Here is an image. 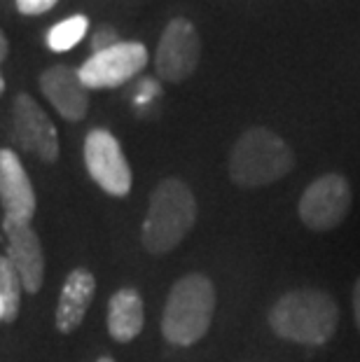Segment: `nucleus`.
Segmentation results:
<instances>
[{
  "label": "nucleus",
  "instance_id": "nucleus-12",
  "mask_svg": "<svg viewBox=\"0 0 360 362\" xmlns=\"http://www.w3.org/2000/svg\"><path fill=\"white\" fill-rule=\"evenodd\" d=\"M40 89L45 98L57 107L68 122H80L89 110V89L80 80V73L71 66L57 64L40 75Z\"/></svg>",
  "mask_w": 360,
  "mask_h": 362
},
{
  "label": "nucleus",
  "instance_id": "nucleus-22",
  "mask_svg": "<svg viewBox=\"0 0 360 362\" xmlns=\"http://www.w3.org/2000/svg\"><path fill=\"white\" fill-rule=\"evenodd\" d=\"M96 362H115L112 358H108V356H103V358H98Z\"/></svg>",
  "mask_w": 360,
  "mask_h": 362
},
{
  "label": "nucleus",
  "instance_id": "nucleus-17",
  "mask_svg": "<svg viewBox=\"0 0 360 362\" xmlns=\"http://www.w3.org/2000/svg\"><path fill=\"white\" fill-rule=\"evenodd\" d=\"M120 35H117V30L110 28V26H101L96 30L94 35H91V52H103V49H110L115 47V45H120Z\"/></svg>",
  "mask_w": 360,
  "mask_h": 362
},
{
  "label": "nucleus",
  "instance_id": "nucleus-10",
  "mask_svg": "<svg viewBox=\"0 0 360 362\" xmlns=\"http://www.w3.org/2000/svg\"><path fill=\"white\" fill-rule=\"evenodd\" d=\"M3 232L7 236V259L17 269L24 290L35 295L45 281V255L37 232L28 222L3 220Z\"/></svg>",
  "mask_w": 360,
  "mask_h": 362
},
{
  "label": "nucleus",
  "instance_id": "nucleus-2",
  "mask_svg": "<svg viewBox=\"0 0 360 362\" xmlns=\"http://www.w3.org/2000/svg\"><path fill=\"white\" fill-rule=\"evenodd\" d=\"M229 178L239 187H265L295 168V152L272 129L255 127L243 131L229 152Z\"/></svg>",
  "mask_w": 360,
  "mask_h": 362
},
{
  "label": "nucleus",
  "instance_id": "nucleus-15",
  "mask_svg": "<svg viewBox=\"0 0 360 362\" xmlns=\"http://www.w3.org/2000/svg\"><path fill=\"white\" fill-rule=\"evenodd\" d=\"M21 290H24V283H21L17 269L12 267L7 255H0V299L5 304V322L17 320L21 306Z\"/></svg>",
  "mask_w": 360,
  "mask_h": 362
},
{
  "label": "nucleus",
  "instance_id": "nucleus-9",
  "mask_svg": "<svg viewBox=\"0 0 360 362\" xmlns=\"http://www.w3.org/2000/svg\"><path fill=\"white\" fill-rule=\"evenodd\" d=\"M12 129H14V141L19 143L21 150L40 157L47 164L59 159L57 127L52 124L47 112L42 110L40 103L30 94H17V98H14Z\"/></svg>",
  "mask_w": 360,
  "mask_h": 362
},
{
  "label": "nucleus",
  "instance_id": "nucleus-18",
  "mask_svg": "<svg viewBox=\"0 0 360 362\" xmlns=\"http://www.w3.org/2000/svg\"><path fill=\"white\" fill-rule=\"evenodd\" d=\"M59 0H17V10L26 17H37V14H45L54 7Z\"/></svg>",
  "mask_w": 360,
  "mask_h": 362
},
{
  "label": "nucleus",
  "instance_id": "nucleus-20",
  "mask_svg": "<svg viewBox=\"0 0 360 362\" xmlns=\"http://www.w3.org/2000/svg\"><path fill=\"white\" fill-rule=\"evenodd\" d=\"M351 302H354V318H356V327L360 329V276L354 285V297H351Z\"/></svg>",
  "mask_w": 360,
  "mask_h": 362
},
{
  "label": "nucleus",
  "instance_id": "nucleus-19",
  "mask_svg": "<svg viewBox=\"0 0 360 362\" xmlns=\"http://www.w3.org/2000/svg\"><path fill=\"white\" fill-rule=\"evenodd\" d=\"M7 54H10V42H7L5 33L0 30V66H3V61L7 59ZM5 91V78H3V71H0V96H3Z\"/></svg>",
  "mask_w": 360,
  "mask_h": 362
},
{
  "label": "nucleus",
  "instance_id": "nucleus-13",
  "mask_svg": "<svg viewBox=\"0 0 360 362\" xmlns=\"http://www.w3.org/2000/svg\"><path fill=\"white\" fill-rule=\"evenodd\" d=\"M94 295H96L94 274L89 269H73L68 274L64 288H61V297L57 306V329L61 334H71L82 325Z\"/></svg>",
  "mask_w": 360,
  "mask_h": 362
},
{
  "label": "nucleus",
  "instance_id": "nucleus-16",
  "mask_svg": "<svg viewBox=\"0 0 360 362\" xmlns=\"http://www.w3.org/2000/svg\"><path fill=\"white\" fill-rule=\"evenodd\" d=\"M89 30V19L84 14H75L64 21H59L57 26L50 28L47 33V47L52 52H68L78 45Z\"/></svg>",
  "mask_w": 360,
  "mask_h": 362
},
{
  "label": "nucleus",
  "instance_id": "nucleus-11",
  "mask_svg": "<svg viewBox=\"0 0 360 362\" xmlns=\"http://www.w3.org/2000/svg\"><path fill=\"white\" fill-rule=\"evenodd\" d=\"M0 204L5 208V220L30 225L35 215L33 185H30L17 152L7 148L0 150Z\"/></svg>",
  "mask_w": 360,
  "mask_h": 362
},
{
  "label": "nucleus",
  "instance_id": "nucleus-5",
  "mask_svg": "<svg viewBox=\"0 0 360 362\" xmlns=\"http://www.w3.org/2000/svg\"><path fill=\"white\" fill-rule=\"evenodd\" d=\"M354 192L342 173H325L304 189L297 213L311 232H332L349 218Z\"/></svg>",
  "mask_w": 360,
  "mask_h": 362
},
{
  "label": "nucleus",
  "instance_id": "nucleus-6",
  "mask_svg": "<svg viewBox=\"0 0 360 362\" xmlns=\"http://www.w3.org/2000/svg\"><path fill=\"white\" fill-rule=\"evenodd\" d=\"M84 164L98 187L110 197H127L132 189V166L120 141L108 129H94L84 138Z\"/></svg>",
  "mask_w": 360,
  "mask_h": 362
},
{
  "label": "nucleus",
  "instance_id": "nucleus-3",
  "mask_svg": "<svg viewBox=\"0 0 360 362\" xmlns=\"http://www.w3.org/2000/svg\"><path fill=\"white\" fill-rule=\"evenodd\" d=\"M197 220L192 189L180 178H166L155 187L145 213L141 241L152 255H166L190 234Z\"/></svg>",
  "mask_w": 360,
  "mask_h": 362
},
{
  "label": "nucleus",
  "instance_id": "nucleus-4",
  "mask_svg": "<svg viewBox=\"0 0 360 362\" xmlns=\"http://www.w3.org/2000/svg\"><path fill=\"white\" fill-rule=\"evenodd\" d=\"M216 313V288L204 274H187L173 283L162 315V334L173 346H192L209 332Z\"/></svg>",
  "mask_w": 360,
  "mask_h": 362
},
{
  "label": "nucleus",
  "instance_id": "nucleus-8",
  "mask_svg": "<svg viewBox=\"0 0 360 362\" xmlns=\"http://www.w3.org/2000/svg\"><path fill=\"white\" fill-rule=\"evenodd\" d=\"M148 66V49L141 42H120L96 52L80 66V80L87 89H112L136 78Z\"/></svg>",
  "mask_w": 360,
  "mask_h": 362
},
{
  "label": "nucleus",
  "instance_id": "nucleus-1",
  "mask_svg": "<svg viewBox=\"0 0 360 362\" xmlns=\"http://www.w3.org/2000/svg\"><path fill=\"white\" fill-rule=\"evenodd\" d=\"M339 306L325 290L297 288L274 302L269 311L272 332L286 341L323 346L337 332Z\"/></svg>",
  "mask_w": 360,
  "mask_h": 362
},
{
  "label": "nucleus",
  "instance_id": "nucleus-21",
  "mask_svg": "<svg viewBox=\"0 0 360 362\" xmlns=\"http://www.w3.org/2000/svg\"><path fill=\"white\" fill-rule=\"evenodd\" d=\"M0 320H5V304H3V299H0Z\"/></svg>",
  "mask_w": 360,
  "mask_h": 362
},
{
  "label": "nucleus",
  "instance_id": "nucleus-7",
  "mask_svg": "<svg viewBox=\"0 0 360 362\" xmlns=\"http://www.w3.org/2000/svg\"><path fill=\"white\" fill-rule=\"evenodd\" d=\"M202 59V37L190 19H171L159 37L155 71L164 82L180 84L197 71Z\"/></svg>",
  "mask_w": 360,
  "mask_h": 362
},
{
  "label": "nucleus",
  "instance_id": "nucleus-14",
  "mask_svg": "<svg viewBox=\"0 0 360 362\" xmlns=\"http://www.w3.org/2000/svg\"><path fill=\"white\" fill-rule=\"evenodd\" d=\"M145 322L143 299L134 288H122L108 302V332L115 341L129 344L141 334Z\"/></svg>",
  "mask_w": 360,
  "mask_h": 362
}]
</instances>
